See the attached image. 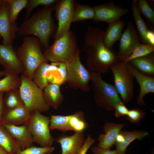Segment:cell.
<instances>
[{
  "label": "cell",
  "instance_id": "1",
  "mask_svg": "<svg viewBox=\"0 0 154 154\" xmlns=\"http://www.w3.org/2000/svg\"><path fill=\"white\" fill-rule=\"evenodd\" d=\"M104 33L100 29L90 26L85 33L82 50L86 56L88 69L92 73H106L110 66L117 61L116 52L104 43Z\"/></svg>",
  "mask_w": 154,
  "mask_h": 154
},
{
  "label": "cell",
  "instance_id": "2",
  "mask_svg": "<svg viewBox=\"0 0 154 154\" xmlns=\"http://www.w3.org/2000/svg\"><path fill=\"white\" fill-rule=\"evenodd\" d=\"M53 5L46 6L31 17L25 19L18 27L20 36L33 35L40 40L45 48L49 46L50 38L54 35L55 24L52 16Z\"/></svg>",
  "mask_w": 154,
  "mask_h": 154
},
{
  "label": "cell",
  "instance_id": "3",
  "mask_svg": "<svg viewBox=\"0 0 154 154\" xmlns=\"http://www.w3.org/2000/svg\"><path fill=\"white\" fill-rule=\"evenodd\" d=\"M41 46L36 37H25L21 45L16 50L17 57L23 68L22 74L32 80L35 69L42 62L47 61L42 52Z\"/></svg>",
  "mask_w": 154,
  "mask_h": 154
},
{
  "label": "cell",
  "instance_id": "4",
  "mask_svg": "<svg viewBox=\"0 0 154 154\" xmlns=\"http://www.w3.org/2000/svg\"><path fill=\"white\" fill-rule=\"evenodd\" d=\"M79 50L75 34L70 30L55 40L43 53L47 61L66 63L71 60Z\"/></svg>",
  "mask_w": 154,
  "mask_h": 154
},
{
  "label": "cell",
  "instance_id": "5",
  "mask_svg": "<svg viewBox=\"0 0 154 154\" xmlns=\"http://www.w3.org/2000/svg\"><path fill=\"white\" fill-rule=\"evenodd\" d=\"M91 81L94 100L100 108L113 111L116 104L123 102L115 86L104 81L101 74L92 73Z\"/></svg>",
  "mask_w": 154,
  "mask_h": 154
},
{
  "label": "cell",
  "instance_id": "6",
  "mask_svg": "<svg viewBox=\"0 0 154 154\" xmlns=\"http://www.w3.org/2000/svg\"><path fill=\"white\" fill-rule=\"evenodd\" d=\"M80 52L79 50L71 60L65 63L67 72L66 82L71 88L87 92L90 89L92 73L81 63Z\"/></svg>",
  "mask_w": 154,
  "mask_h": 154
},
{
  "label": "cell",
  "instance_id": "7",
  "mask_svg": "<svg viewBox=\"0 0 154 154\" xmlns=\"http://www.w3.org/2000/svg\"><path fill=\"white\" fill-rule=\"evenodd\" d=\"M20 77L21 82L19 88L25 106L33 112H47L50 107L44 100L43 90L24 74H21Z\"/></svg>",
  "mask_w": 154,
  "mask_h": 154
},
{
  "label": "cell",
  "instance_id": "8",
  "mask_svg": "<svg viewBox=\"0 0 154 154\" xmlns=\"http://www.w3.org/2000/svg\"><path fill=\"white\" fill-rule=\"evenodd\" d=\"M114 77L115 87L124 104L133 96L134 77L127 68L124 62L117 61L110 66Z\"/></svg>",
  "mask_w": 154,
  "mask_h": 154
},
{
  "label": "cell",
  "instance_id": "9",
  "mask_svg": "<svg viewBox=\"0 0 154 154\" xmlns=\"http://www.w3.org/2000/svg\"><path fill=\"white\" fill-rule=\"evenodd\" d=\"M50 117L42 115L41 113L32 112L27 123L34 142L42 147L52 146L55 139L51 135L49 128Z\"/></svg>",
  "mask_w": 154,
  "mask_h": 154
},
{
  "label": "cell",
  "instance_id": "10",
  "mask_svg": "<svg viewBox=\"0 0 154 154\" xmlns=\"http://www.w3.org/2000/svg\"><path fill=\"white\" fill-rule=\"evenodd\" d=\"M75 2L73 0L57 1L54 6L58 27L53 37L56 39L69 31L72 22Z\"/></svg>",
  "mask_w": 154,
  "mask_h": 154
},
{
  "label": "cell",
  "instance_id": "11",
  "mask_svg": "<svg viewBox=\"0 0 154 154\" xmlns=\"http://www.w3.org/2000/svg\"><path fill=\"white\" fill-rule=\"evenodd\" d=\"M119 49L116 52L117 61L124 62L141 43L140 36L131 21L127 22L126 29L119 40Z\"/></svg>",
  "mask_w": 154,
  "mask_h": 154
},
{
  "label": "cell",
  "instance_id": "12",
  "mask_svg": "<svg viewBox=\"0 0 154 154\" xmlns=\"http://www.w3.org/2000/svg\"><path fill=\"white\" fill-rule=\"evenodd\" d=\"M95 11L93 21L104 22L109 24L120 19L129 10L116 5L113 1L93 7Z\"/></svg>",
  "mask_w": 154,
  "mask_h": 154
},
{
  "label": "cell",
  "instance_id": "13",
  "mask_svg": "<svg viewBox=\"0 0 154 154\" xmlns=\"http://www.w3.org/2000/svg\"><path fill=\"white\" fill-rule=\"evenodd\" d=\"M0 65L7 74L19 75L24 72L23 67L12 45H5L0 44Z\"/></svg>",
  "mask_w": 154,
  "mask_h": 154
},
{
  "label": "cell",
  "instance_id": "14",
  "mask_svg": "<svg viewBox=\"0 0 154 154\" xmlns=\"http://www.w3.org/2000/svg\"><path fill=\"white\" fill-rule=\"evenodd\" d=\"M9 5L4 0L0 11V35L3 38L2 44L12 45L16 37L18 27L16 23L11 21L9 17Z\"/></svg>",
  "mask_w": 154,
  "mask_h": 154
},
{
  "label": "cell",
  "instance_id": "15",
  "mask_svg": "<svg viewBox=\"0 0 154 154\" xmlns=\"http://www.w3.org/2000/svg\"><path fill=\"white\" fill-rule=\"evenodd\" d=\"M85 140L83 132H75L71 136L60 135L54 141L60 144L61 154H78Z\"/></svg>",
  "mask_w": 154,
  "mask_h": 154
},
{
  "label": "cell",
  "instance_id": "16",
  "mask_svg": "<svg viewBox=\"0 0 154 154\" xmlns=\"http://www.w3.org/2000/svg\"><path fill=\"white\" fill-rule=\"evenodd\" d=\"M124 63L127 69L135 78L140 86V91L137 100V104L147 106L143 98L147 94L154 92V76L145 75L129 63Z\"/></svg>",
  "mask_w": 154,
  "mask_h": 154
},
{
  "label": "cell",
  "instance_id": "17",
  "mask_svg": "<svg viewBox=\"0 0 154 154\" xmlns=\"http://www.w3.org/2000/svg\"><path fill=\"white\" fill-rule=\"evenodd\" d=\"M1 124L19 143L22 150L33 145L34 142L33 138L27 123L21 126Z\"/></svg>",
  "mask_w": 154,
  "mask_h": 154
},
{
  "label": "cell",
  "instance_id": "18",
  "mask_svg": "<svg viewBox=\"0 0 154 154\" xmlns=\"http://www.w3.org/2000/svg\"><path fill=\"white\" fill-rule=\"evenodd\" d=\"M32 112L25 105L6 111L3 116L1 123L17 126L27 123Z\"/></svg>",
  "mask_w": 154,
  "mask_h": 154
},
{
  "label": "cell",
  "instance_id": "19",
  "mask_svg": "<svg viewBox=\"0 0 154 154\" xmlns=\"http://www.w3.org/2000/svg\"><path fill=\"white\" fill-rule=\"evenodd\" d=\"M123 126L122 124L110 122L106 123L103 127L105 133L100 134L97 138L99 141L97 146L110 149L115 143L116 137Z\"/></svg>",
  "mask_w": 154,
  "mask_h": 154
},
{
  "label": "cell",
  "instance_id": "20",
  "mask_svg": "<svg viewBox=\"0 0 154 154\" xmlns=\"http://www.w3.org/2000/svg\"><path fill=\"white\" fill-rule=\"evenodd\" d=\"M60 86L56 83H51L43 90L45 102L54 110H57L64 100V97L60 92Z\"/></svg>",
  "mask_w": 154,
  "mask_h": 154
},
{
  "label": "cell",
  "instance_id": "21",
  "mask_svg": "<svg viewBox=\"0 0 154 154\" xmlns=\"http://www.w3.org/2000/svg\"><path fill=\"white\" fill-rule=\"evenodd\" d=\"M125 24L124 21L120 19L108 24L103 36V41L106 47L112 49L114 43L120 40Z\"/></svg>",
  "mask_w": 154,
  "mask_h": 154
},
{
  "label": "cell",
  "instance_id": "22",
  "mask_svg": "<svg viewBox=\"0 0 154 154\" xmlns=\"http://www.w3.org/2000/svg\"><path fill=\"white\" fill-rule=\"evenodd\" d=\"M48 61L41 63L35 69L33 74L32 80L40 89L43 90L49 84L47 76L48 72L51 70H57L58 66L54 63L50 64Z\"/></svg>",
  "mask_w": 154,
  "mask_h": 154
},
{
  "label": "cell",
  "instance_id": "23",
  "mask_svg": "<svg viewBox=\"0 0 154 154\" xmlns=\"http://www.w3.org/2000/svg\"><path fill=\"white\" fill-rule=\"evenodd\" d=\"M128 63L143 74L154 76V52L133 59Z\"/></svg>",
  "mask_w": 154,
  "mask_h": 154
},
{
  "label": "cell",
  "instance_id": "24",
  "mask_svg": "<svg viewBox=\"0 0 154 154\" xmlns=\"http://www.w3.org/2000/svg\"><path fill=\"white\" fill-rule=\"evenodd\" d=\"M121 132L123 135L122 141L114 144L117 154H125L126 148L131 142L135 139H141L149 134L147 132L145 131H121Z\"/></svg>",
  "mask_w": 154,
  "mask_h": 154
},
{
  "label": "cell",
  "instance_id": "25",
  "mask_svg": "<svg viewBox=\"0 0 154 154\" xmlns=\"http://www.w3.org/2000/svg\"><path fill=\"white\" fill-rule=\"evenodd\" d=\"M0 146L9 154H17L22 150L19 143L0 123Z\"/></svg>",
  "mask_w": 154,
  "mask_h": 154
},
{
  "label": "cell",
  "instance_id": "26",
  "mask_svg": "<svg viewBox=\"0 0 154 154\" xmlns=\"http://www.w3.org/2000/svg\"><path fill=\"white\" fill-rule=\"evenodd\" d=\"M137 0H133L131 3L132 14L137 27V31L142 44H148L146 35L149 29L142 19L137 5Z\"/></svg>",
  "mask_w": 154,
  "mask_h": 154
},
{
  "label": "cell",
  "instance_id": "27",
  "mask_svg": "<svg viewBox=\"0 0 154 154\" xmlns=\"http://www.w3.org/2000/svg\"><path fill=\"white\" fill-rule=\"evenodd\" d=\"M3 103L6 111L25 105L19 88L12 89L5 92Z\"/></svg>",
  "mask_w": 154,
  "mask_h": 154
},
{
  "label": "cell",
  "instance_id": "28",
  "mask_svg": "<svg viewBox=\"0 0 154 154\" xmlns=\"http://www.w3.org/2000/svg\"><path fill=\"white\" fill-rule=\"evenodd\" d=\"M95 11L93 7L88 5H82L75 3L72 22H75L89 19L93 20Z\"/></svg>",
  "mask_w": 154,
  "mask_h": 154
},
{
  "label": "cell",
  "instance_id": "29",
  "mask_svg": "<svg viewBox=\"0 0 154 154\" xmlns=\"http://www.w3.org/2000/svg\"><path fill=\"white\" fill-rule=\"evenodd\" d=\"M69 123L71 131L75 132H83L89 127V124L84 118V114L79 111L70 115Z\"/></svg>",
  "mask_w": 154,
  "mask_h": 154
},
{
  "label": "cell",
  "instance_id": "30",
  "mask_svg": "<svg viewBox=\"0 0 154 154\" xmlns=\"http://www.w3.org/2000/svg\"><path fill=\"white\" fill-rule=\"evenodd\" d=\"M70 117V115L64 116L51 115L49 129H57L64 132L71 131L69 123Z\"/></svg>",
  "mask_w": 154,
  "mask_h": 154
},
{
  "label": "cell",
  "instance_id": "31",
  "mask_svg": "<svg viewBox=\"0 0 154 154\" xmlns=\"http://www.w3.org/2000/svg\"><path fill=\"white\" fill-rule=\"evenodd\" d=\"M0 80V92H5L19 88L21 84V78L19 75L7 74Z\"/></svg>",
  "mask_w": 154,
  "mask_h": 154
},
{
  "label": "cell",
  "instance_id": "32",
  "mask_svg": "<svg viewBox=\"0 0 154 154\" xmlns=\"http://www.w3.org/2000/svg\"><path fill=\"white\" fill-rule=\"evenodd\" d=\"M9 5V17L11 23H15L20 11L26 8L28 0H5Z\"/></svg>",
  "mask_w": 154,
  "mask_h": 154
},
{
  "label": "cell",
  "instance_id": "33",
  "mask_svg": "<svg viewBox=\"0 0 154 154\" xmlns=\"http://www.w3.org/2000/svg\"><path fill=\"white\" fill-rule=\"evenodd\" d=\"M154 51V46L149 44L140 43L124 62L127 63L133 59L146 55Z\"/></svg>",
  "mask_w": 154,
  "mask_h": 154
},
{
  "label": "cell",
  "instance_id": "34",
  "mask_svg": "<svg viewBox=\"0 0 154 154\" xmlns=\"http://www.w3.org/2000/svg\"><path fill=\"white\" fill-rule=\"evenodd\" d=\"M137 5L140 13H141L150 24L154 25V12L147 1L137 0Z\"/></svg>",
  "mask_w": 154,
  "mask_h": 154
},
{
  "label": "cell",
  "instance_id": "35",
  "mask_svg": "<svg viewBox=\"0 0 154 154\" xmlns=\"http://www.w3.org/2000/svg\"><path fill=\"white\" fill-rule=\"evenodd\" d=\"M56 0H28V2L26 7L25 19L28 18L33 9L39 5L45 6L53 5L56 3Z\"/></svg>",
  "mask_w": 154,
  "mask_h": 154
},
{
  "label": "cell",
  "instance_id": "36",
  "mask_svg": "<svg viewBox=\"0 0 154 154\" xmlns=\"http://www.w3.org/2000/svg\"><path fill=\"white\" fill-rule=\"evenodd\" d=\"M54 147H38L32 145L24 150H21L17 154H50L54 150Z\"/></svg>",
  "mask_w": 154,
  "mask_h": 154
},
{
  "label": "cell",
  "instance_id": "37",
  "mask_svg": "<svg viewBox=\"0 0 154 154\" xmlns=\"http://www.w3.org/2000/svg\"><path fill=\"white\" fill-rule=\"evenodd\" d=\"M145 115V113L139 109H132L129 110L126 119L132 123H137L143 118Z\"/></svg>",
  "mask_w": 154,
  "mask_h": 154
},
{
  "label": "cell",
  "instance_id": "38",
  "mask_svg": "<svg viewBox=\"0 0 154 154\" xmlns=\"http://www.w3.org/2000/svg\"><path fill=\"white\" fill-rule=\"evenodd\" d=\"M115 116L117 117H119L127 115L129 110L123 102L116 104L114 107Z\"/></svg>",
  "mask_w": 154,
  "mask_h": 154
},
{
  "label": "cell",
  "instance_id": "39",
  "mask_svg": "<svg viewBox=\"0 0 154 154\" xmlns=\"http://www.w3.org/2000/svg\"><path fill=\"white\" fill-rule=\"evenodd\" d=\"M95 140L89 135L78 154H86L89 149L95 141Z\"/></svg>",
  "mask_w": 154,
  "mask_h": 154
},
{
  "label": "cell",
  "instance_id": "40",
  "mask_svg": "<svg viewBox=\"0 0 154 154\" xmlns=\"http://www.w3.org/2000/svg\"><path fill=\"white\" fill-rule=\"evenodd\" d=\"M54 63H55L58 66L57 71L59 72L61 77L62 84L66 82L67 72L65 63L62 62Z\"/></svg>",
  "mask_w": 154,
  "mask_h": 154
},
{
  "label": "cell",
  "instance_id": "41",
  "mask_svg": "<svg viewBox=\"0 0 154 154\" xmlns=\"http://www.w3.org/2000/svg\"><path fill=\"white\" fill-rule=\"evenodd\" d=\"M93 154H117L116 150H111L101 148L98 146H92L91 147Z\"/></svg>",
  "mask_w": 154,
  "mask_h": 154
},
{
  "label": "cell",
  "instance_id": "42",
  "mask_svg": "<svg viewBox=\"0 0 154 154\" xmlns=\"http://www.w3.org/2000/svg\"><path fill=\"white\" fill-rule=\"evenodd\" d=\"M4 92H0V123L2 122L3 116L6 111L3 103V97Z\"/></svg>",
  "mask_w": 154,
  "mask_h": 154
},
{
  "label": "cell",
  "instance_id": "43",
  "mask_svg": "<svg viewBox=\"0 0 154 154\" xmlns=\"http://www.w3.org/2000/svg\"><path fill=\"white\" fill-rule=\"evenodd\" d=\"M146 38L148 44L154 46V32L152 29H149L146 35Z\"/></svg>",
  "mask_w": 154,
  "mask_h": 154
},
{
  "label": "cell",
  "instance_id": "44",
  "mask_svg": "<svg viewBox=\"0 0 154 154\" xmlns=\"http://www.w3.org/2000/svg\"><path fill=\"white\" fill-rule=\"evenodd\" d=\"M0 154H9L4 149L0 146Z\"/></svg>",
  "mask_w": 154,
  "mask_h": 154
},
{
  "label": "cell",
  "instance_id": "45",
  "mask_svg": "<svg viewBox=\"0 0 154 154\" xmlns=\"http://www.w3.org/2000/svg\"><path fill=\"white\" fill-rule=\"evenodd\" d=\"M7 74L4 70L0 71V80L1 79V77L3 76L6 75Z\"/></svg>",
  "mask_w": 154,
  "mask_h": 154
},
{
  "label": "cell",
  "instance_id": "46",
  "mask_svg": "<svg viewBox=\"0 0 154 154\" xmlns=\"http://www.w3.org/2000/svg\"><path fill=\"white\" fill-rule=\"evenodd\" d=\"M154 154V153L153 152H152V153L151 154Z\"/></svg>",
  "mask_w": 154,
  "mask_h": 154
},
{
  "label": "cell",
  "instance_id": "47",
  "mask_svg": "<svg viewBox=\"0 0 154 154\" xmlns=\"http://www.w3.org/2000/svg\"><path fill=\"white\" fill-rule=\"evenodd\" d=\"M1 37V36L0 35V39Z\"/></svg>",
  "mask_w": 154,
  "mask_h": 154
}]
</instances>
